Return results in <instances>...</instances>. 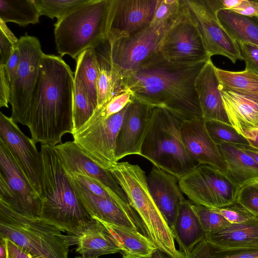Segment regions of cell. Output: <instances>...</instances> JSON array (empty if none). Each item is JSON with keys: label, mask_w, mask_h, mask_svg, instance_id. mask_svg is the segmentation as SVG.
<instances>
[{"label": "cell", "mask_w": 258, "mask_h": 258, "mask_svg": "<svg viewBox=\"0 0 258 258\" xmlns=\"http://www.w3.org/2000/svg\"><path fill=\"white\" fill-rule=\"evenodd\" d=\"M230 11L244 16L258 17V0H242L238 6Z\"/></svg>", "instance_id": "obj_47"}, {"label": "cell", "mask_w": 258, "mask_h": 258, "mask_svg": "<svg viewBox=\"0 0 258 258\" xmlns=\"http://www.w3.org/2000/svg\"><path fill=\"white\" fill-rule=\"evenodd\" d=\"M236 42L245 67L258 74V47L245 42Z\"/></svg>", "instance_id": "obj_44"}, {"label": "cell", "mask_w": 258, "mask_h": 258, "mask_svg": "<svg viewBox=\"0 0 258 258\" xmlns=\"http://www.w3.org/2000/svg\"><path fill=\"white\" fill-rule=\"evenodd\" d=\"M172 233L184 255L204 238L205 232L189 200L180 203Z\"/></svg>", "instance_id": "obj_27"}, {"label": "cell", "mask_w": 258, "mask_h": 258, "mask_svg": "<svg viewBox=\"0 0 258 258\" xmlns=\"http://www.w3.org/2000/svg\"><path fill=\"white\" fill-rule=\"evenodd\" d=\"M183 122L166 108L153 107L141 149V156L178 179L199 165L183 145Z\"/></svg>", "instance_id": "obj_5"}, {"label": "cell", "mask_w": 258, "mask_h": 258, "mask_svg": "<svg viewBox=\"0 0 258 258\" xmlns=\"http://www.w3.org/2000/svg\"><path fill=\"white\" fill-rule=\"evenodd\" d=\"M16 45H14L2 32L0 31V66H5L7 64L13 48Z\"/></svg>", "instance_id": "obj_48"}, {"label": "cell", "mask_w": 258, "mask_h": 258, "mask_svg": "<svg viewBox=\"0 0 258 258\" xmlns=\"http://www.w3.org/2000/svg\"><path fill=\"white\" fill-rule=\"evenodd\" d=\"M123 258H141V257H135V256H133L123 254Z\"/></svg>", "instance_id": "obj_55"}, {"label": "cell", "mask_w": 258, "mask_h": 258, "mask_svg": "<svg viewBox=\"0 0 258 258\" xmlns=\"http://www.w3.org/2000/svg\"><path fill=\"white\" fill-rule=\"evenodd\" d=\"M0 29L1 32L14 44H17L19 39L9 29L4 21L0 19Z\"/></svg>", "instance_id": "obj_51"}, {"label": "cell", "mask_w": 258, "mask_h": 258, "mask_svg": "<svg viewBox=\"0 0 258 258\" xmlns=\"http://www.w3.org/2000/svg\"><path fill=\"white\" fill-rule=\"evenodd\" d=\"M75 258H83V257H81V256H77Z\"/></svg>", "instance_id": "obj_56"}, {"label": "cell", "mask_w": 258, "mask_h": 258, "mask_svg": "<svg viewBox=\"0 0 258 258\" xmlns=\"http://www.w3.org/2000/svg\"><path fill=\"white\" fill-rule=\"evenodd\" d=\"M54 147L68 174H80L94 178L128 203L123 190L110 171L95 162L74 141L61 143Z\"/></svg>", "instance_id": "obj_17"}, {"label": "cell", "mask_w": 258, "mask_h": 258, "mask_svg": "<svg viewBox=\"0 0 258 258\" xmlns=\"http://www.w3.org/2000/svg\"><path fill=\"white\" fill-rule=\"evenodd\" d=\"M205 121L208 132L217 145L222 144L249 145L248 140L231 125L217 121Z\"/></svg>", "instance_id": "obj_36"}, {"label": "cell", "mask_w": 258, "mask_h": 258, "mask_svg": "<svg viewBox=\"0 0 258 258\" xmlns=\"http://www.w3.org/2000/svg\"><path fill=\"white\" fill-rule=\"evenodd\" d=\"M192 208L205 233L222 229L231 224L222 215L210 208L193 203Z\"/></svg>", "instance_id": "obj_39"}, {"label": "cell", "mask_w": 258, "mask_h": 258, "mask_svg": "<svg viewBox=\"0 0 258 258\" xmlns=\"http://www.w3.org/2000/svg\"><path fill=\"white\" fill-rule=\"evenodd\" d=\"M209 55H220L235 63L242 60L236 41L220 23L207 0H185Z\"/></svg>", "instance_id": "obj_14"}, {"label": "cell", "mask_w": 258, "mask_h": 258, "mask_svg": "<svg viewBox=\"0 0 258 258\" xmlns=\"http://www.w3.org/2000/svg\"><path fill=\"white\" fill-rule=\"evenodd\" d=\"M0 201L20 214L40 217L42 199L0 139Z\"/></svg>", "instance_id": "obj_10"}, {"label": "cell", "mask_w": 258, "mask_h": 258, "mask_svg": "<svg viewBox=\"0 0 258 258\" xmlns=\"http://www.w3.org/2000/svg\"><path fill=\"white\" fill-rule=\"evenodd\" d=\"M184 1L181 10L172 18L159 24L151 23L133 35L109 42L112 68L121 79L158 50L166 33L187 11Z\"/></svg>", "instance_id": "obj_8"}, {"label": "cell", "mask_w": 258, "mask_h": 258, "mask_svg": "<svg viewBox=\"0 0 258 258\" xmlns=\"http://www.w3.org/2000/svg\"><path fill=\"white\" fill-rule=\"evenodd\" d=\"M153 107L134 99L127 106L122 125L117 135L115 161L131 155H141Z\"/></svg>", "instance_id": "obj_18"}, {"label": "cell", "mask_w": 258, "mask_h": 258, "mask_svg": "<svg viewBox=\"0 0 258 258\" xmlns=\"http://www.w3.org/2000/svg\"><path fill=\"white\" fill-rule=\"evenodd\" d=\"M0 139L8 146L39 195H42V159L36 143L11 117L0 113Z\"/></svg>", "instance_id": "obj_15"}, {"label": "cell", "mask_w": 258, "mask_h": 258, "mask_svg": "<svg viewBox=\"0 0 258 258\" xmlns=\"http://www.w3.org/2000/svg\"><path fill=\"white\" fill-rule=\"evenodd\" d=\"M20 61V51L17 44L14 46L7 64L4 66L7 76L11 83V85L16 77Z\"/></svg>", "instance_id": "obj_45"}, {"label": "cell", "mask_w": 258, "mask_h": 258, "mask_svg": "<svg viewBox=\"0 0 258 258\" xmlns=\"http://www.w3.org/2000/svg\"><path fill=\"white\" fill-rule=\"evenodd\" d=\"M185 256L186 258H258V247L221 248L204 238Z\"/></svg>", "instance_id": "obj_34"}, {"label": "cell", "mask_w": 258, "mask_h": 258, "mask_svg": "<svg viewBox=\"0 0 258 258\" xmlns=\"http://www.w3.org/2000/svg\"><path fill=\"white\" fill-rule=\"evenodd\" d=\"M211 209L231 224H240L257 217L237 202L225 207Z\"/></svg>", "instance_id": "obj_40"}, {"label": "cell", "mask_w": 258, "mask_h": 258, "mask_svg": "<svg viewBox=\"0 0 258 258\" xmlns=\"http://www.w3.org/2000/svg\"><path fill=\"white\" fill-rule=\"evenodd\" d=\"M147 181L153 200L172 231L180 204L185 199L178 179L154 166Z\"/></svg>", "instance_id": "obj_21"}, {"label": "cell", "mask_w": 258, "mask_h": 258, "mask_svg": "<svg viewBox=\"0 0 258 258\" xmlns=\"http://www.w3.org/2000/svg\"><path fill=\"white\" fill-rule=\"evenodd\" d=\"M219 87L241 95L258 103V74L245 67L240 72H232L215 67Z\"/></svg>", "instance_id": "obj_30"}, {"label": "cell", "mask_w": 258, "mask_h": 258, "mask_svg": "<svg viewBox=\"0 0 258 258\" xmlns=\"http://www.w3.org/2000/svg\"><path fill=\"white\" fill-rule=\"evenodd\" d=\"M11 94V83L7 76L5 67L0 66V107L8 108Z\"/></svg>", "instance_id": "obj_46"}, {"label": "cell", "mask_w": 258, "mask_h": 258, "mask_svg": "<svg viewBox=\"0 0 258 258\" xmlns=\"http://www.w3.org/2000/svg\"><path fill=\"white\" fill-rule=\"evenodd\" d=\"M91 0H34L41 16L60 20L77 7Z\"/></svg>", "instance_id": "obj_37"}, {"label": "cell", "mask_w": 258, "mask_h": 258, "mask_svg": "<svg viewBox=\"0 0 258 258\" xmlns=\"http://www.w3.org/2000/svg\"><path fill=\"white\" fill-rule=\"evenodd\" d=\"M236 202L258 217V181L248 183L241 187Z\"/></svg>", "instance_id": "obj_42"}, {"label": "cell", "mask_w": 258, "mask_h": 258, "mask_svg": "<svg viewBox=\"0 0 258 258\" xmlns=\"http://www.w3.org/2000/svg\"><path fill=\"white\" fill-rule=\"evenodd\" d=\"M225 161L226 173L240 188L258 181V164L248 155L235 145H218Z\"/></svg>", "instance_id": "obj_28"}, {"label": "cell", "mask_w": 258, "mask_h": 258, "mask_svg": "<svg viewBox=\"0 0 258 258\" xmlns=\"http://www.w3.org/2000/svg\"><path fill=\"white\" fill-rule=\"evenodd\" d=\"M224 107L231 125L247 140L258 132V103L219 87Z\"/></svg>", "instance_id": "obj_24"}, {"label": "cell", "mask_w": 258, "mask_h": 258, "mask_svg": "<svg viewBox=\"0 0 258 258\" xmlns=\"http://www.w3.org/2000/svg\"><path fill=\"white\" fill-rule=\"evenodd\" d=\"M215 67L211 58L206 62L196 78L195 89L205 120L231 125L219 89Z\"/></svg>", "instance_id": "obj_22"}, {"label": "cell", "mask_w": 258, "mask_h": 258, "mask_svg": "<svg viewBox=\"0 0 258 258\" xmlns=\"http://www.w3.org/2000/svg\"><path fill=\"white\" fill-rule=\"evenodd\" d=\"M41 16L34 0H0V19L20 26L39 23Z\"/></svg>", "instance_id": "obj_33"}, {"label": "cell", "mask_w": 258, "mask_h": 258, "mask_svg": "<svg viewBox=\"0 0 258 258\" xmlns=\"http://www.w3.org/2000/svg\"><path fill=\"white\" fill-rule=\"evenodd\" d=\"M98 220L106 228L123 254L152 258L158 250L154 243L137 229Z\"/></svg>", "instance_id": "obj_29"}, {"label": "cell", "mask_w": 258, "mask_h": 258, "mask_svg": "<svg viewBox=\"0 0 258 258\" xmlns=\"http://www.w3.org/2000/svg\"><path fill=\"white\" fill-rule=\"evenodd\" d=\"M127 105L107 118L101 117L95 111L91 118L72 134L73 141L105 169L116 162V139Z\"/></svg>", "instance_id": "obj_11"}, {"label": "cell", "mask_w": 258, "mask_h": 258, "mask_svg": "<svg viewBox=\"0 0 258 258\" xmlns=\"http://www.w3.org/2000/svg\"><path fill=\"white\" fill-rule=\"evenodd\" d=\"M68 236L70 246L77 245L76 251L83 258H98L103 255L122 252L106 228L95 218L76 234Z\"/></svg>", "instance_id": "obj_23"}, {"label": "cell", "mask_w": 258, "mask_h": 258, "mask_svg": "<svg viewBox=\"0 0 258 258\" xmlns=\"http://www.w3.org/2000/svg\"><path fill=\"white\" fill-rule=\"evenodd\" d=\"M206 62L181 65L156 51L121 79L123 91L152 107L166 108L183 121L203 118L195 81Z\"/></svg>", "instance_id": "obj_1"}, {"label": "cell", "mask_w": 258, "mask_h": 258, "mask_svg": "<svg viewBox=\"0 0 258 258\" xmlns=\"http://www.w3.org/2000/svg\"><path fill=\"white\" fill-rule=\"evenodd\" d=\"M93 49L98 68L97 80L98 105L96 109L105 105L114 96L123 92L121 79L113 70L110 56V44L104 39Z\"/></svg>", "instance_id": "obj_25"}, {"label": "cell", "mask_w": 258, "mask_h": 258, "mask_svg": "<svg viewBox=\"0 0 258 258\" xmlns=\"http://www.w3.org/2000/svg\"><path fill=\"white\" fill-rule=\"evenodd\" d=\"M157 0H110L106 39L112 42L141 30L152 22Z\"/></svg>", "instance_id": "obj_16"}, {"label": "cell", "mask_w": 258, "mask_h": 258, "mask_svg": "<svg viewBox=\"0 0 258 258\" xmlns=\"http://www.w3.org/2000/svg\"><path fill=\"white\" fill-rule=\"evenodd\" d=\"M134 98L128 92L124 91L112 98L105 105L95 111L102 118H107L122 110Z\"/></svg>", "instance_id": "obj_43"}, {"label": "cell", "mask_w": 258, "mask_h": 258, "mask_svg": "<svg viewBox=\"0 0 258 258\" xmlns=\"http://www.w3.org/2000/svg\"><path fill=\"white\" fill-rule=\"evenodd\" d=\"M68 175L71 181L96 196L109 199L121 204H129L112 190L94 178L77 174Z\"/></svg>", "instance_id": "obj_38"}, {"label": "cell", "mask_w": 258, "mask_h": 258, "mask_svg": "<svg viewBox=\"0 0 258 258\" xmlns=\"http://www.w3.org/2000/svg\"><path fill=\"white\" fill-rule=\"evenodd\" d=\"M18 46L20 61L16 77L11 85L9 103L12 106L11 117L16 122L25 125L40 61L44 53L38 39L27 34L19 39Z\"/></svg>", "instance_id": "obj_12"}, {"label": "cell", "mask_w": 258, "mask_h": 258, "mask_svg": "<svg viewBox=\"0 0 258 258\" xmlns=\"http://www.w3.org/2000/svg\"><path fill=\"white\" fill-rule=\"evenodd\" d=\"M74 82L73 133L85 123L96 110L80 83L77 80H74Z\"/></svg>", "instance_id": "obj_35"}, {"label": "cell", "mask_w": 258, "mask_h": 258, "mask_svg": "<svg viewBox=\"0 0 258 258\" xmlns=\"http://www.w3.org/2000/svg\"><path fill=\"white\" fill-rule=\"evenodd\" d=\"M183 145L199 164H207L226 172L225 161L210 136L204 118L183 121L181 128Z\"/></svg>", "instance_id": "obj_20"}, {"label": "cell", "mask_w": 258, "mask_h": 258, "mask_svg": "<svg viewBox=\"0 0 258 258\" xmlns=\"http://www.w3.org/2000/svg\"><path fill=\"white\" fill-rule=\"evenodd\" d=\"M218 18L236 42H245L258 47V17H249L230 10H221Z\"/></svg>", "instance_id": "obj_31"}, {"label": "cell", "mask_w": 258, "mask_h": 258, "mask_svg": "<svg viewBox=\"0 0 258 258\" xmlns=\"http://www.w3.org/2000/svg\"><path fill=\"white\" fill-rule=\"evenodd\" d=\"M110 0H91L54 24L56 50L76 59L84 50L106 38Z\"/></svg>", "instance_id": "obj_7"}, {"label": "cell", "mask_w": 258, "mask_h": 258, "mask_svg": "<svg viewBox=\"0 0 258 258\" xmlns=\"http://www.w3.org/2000/svg\"><path fill=\"white\" fill-rule=\"evenodd\" d=\"M76 61L74 80L80 83L89 101L96 109L98 68L93 49L90 48L84 50L78 56Z\"/></svg>", "instance_id": "obj_32"}, {"label": "cell", "mask_w": 258, "mask_h": 258, "mask_svg": "<svg viewBox=\"0 0 258 258\" xmlns=\"http://www.w3.org/2000/svg\"><path fill=\"white\" fill-rule=\"evenodd\" d=\"M6 244L7 258H32L29 254L7 238Z\"/></svg>", "instance_id": "obj_49"}, {"label": "cell", "mask_w": 258, "mask_h": 258, "mask_svg": "<svg viewBox=\"0 0 258 258\" xmlns=\"http://www.w3.org/2000/svg\"><path fill=\"white\" fill-rule=\"evenodd\" d=\"M108 169L140 217L147 236L158 249L171 257L185 258L175 247L172 231L153 200L144 170L126 161L117 162Z\"/></svg>", "instance_id": "obj_4"}, {"label": "cell", "mask_w": 258, "mask_h": 258, "mask_svg": "<svg viewBox=\"0 0 258 258\" xmlns=\"http://www.w3.org/2000/svg\"><path fill=\"white\" fill-rule=\"evenodd\" d=\"M54 146L41 144L42 195L40 217L68 235L92 219L78 198Z\"/></svg>", "instance_id": "obj_3"}, {"label": "cell", "mask_w": 258, "mask_h": 258, "mask_svg": "<svg viewBox=\"0 0 258 258\" xmlns=\"http://www.w3.org/2000/svg\"><path fill=\"white\" fill-rule=\"evenodd\" d=\"M40 217L17 213L0 201V237L32 258H68V235Z\"/></svg>", "instance_id": "obj_6"}, {"label": "cell", "mask_w": 258, "mask_h": 258, "mask_svg": "<svg viewBox=\"0 0 258 258\" xmlns=\"http://www.w3.org/2000/svg\"><path fill=\"white\" fill-rule=\"evenodd\" d=\"M249 145L258 150V132L253 140H248Z\"/></svg>", "instance_id": "obj_53"}, {"label": "cell", "mask_w": 258, "mask_h": 258, "mask_svg": "<svg viewBox=\"0 0 258 258\" xmlns=\"http://www.w3.org/2000/svg\"><path fill=\"white\" fill-rule=\"evenodd\" d=\"M159 252L160 250L158 249L157 251L153 254L152 258H173L167 255L165 253H163V254L160 253Z\"/></svg>", "instance_id": "obj_54"}, {"label": "cell", "mask_w": 258, "mask_h": 258, "mask_svg": "<svg viewBox=\"0 0 258 258\" xmlns=\"http://www.w3.org/2000/svg\"><path fill=\"white\" fill-rule=\"evenodd\" d=\"M157 51L176 64H196L211 58L188 7L183 16L166 33Z\"/></svg>", "instance_id": "obj_13"}, {"label": "cell", "mask_w": 258, "mask_h": 258, "mask_svg": "<svg viewBox=\"0 0 258 258\" xmlns=\"http://www.w3.org/2000/svg\"><path fill=\"white\" fill-rule=\"evenodd\" d=\"M0 258H7L6 238L0 237Z\"/></svg>", "instance_id": "obj_52"}, {"label": "cell", "mask_w": 258, "mask_h": 258, "mask_svg": "<svg viewBox=\"0 0 258 258\" xmlns=\"http://www.w3.org/2000/svg\"><path fill=\"white\" fill-rule=\"evenodd\" d=\"M178 183L192 203L210 208L235 203L240 188L226 172L203 164L179 178Z\"/></svg>", "instance_id": "obj_9"}, {"label": "cell", "mask_w": 258, "mask_h": 258, "mask_svg": "<svg viewBox=\"0 0 258 258\" xmlns=\"http://www.w3.org/2000/svg\"><path fill=\"white\" fill-rule=\"evenodd\" d=\"M237 148L242 150L258 164V150L249 145H235Z\"/></svg>", "instance_id": "obj_50"}, {"label": "cell", "mask_w": 258, "mask_h": 258, "mask_svg": "<svg viewBox=\"0 0 258 258\" xmlns=\"http://www.w3.org/2000/svg\"><path fill=\"white\" fill-rule=\"evenodd\" d=\"M204 238L221 248L258 247V217L222 229L206 232Z\"/></svg>", "instance_id": "obj_26"}, {"label": "cell", "mask_w": 258, "mask_h": 258, "mask_svg": "<svg viewBox=\"0 0 258 258\" xmlns=\"http://www.w3.org/2000/svg\"><path fill=\"white\" fill-rule=\"evenodd\" d=\"M74 76L61 56L43 53L25 125L37 143L53 146L72 135Z\"/></svg>", "instance_id": "obj_2"}, {"label": "cell", "mask_w": 258, "mask_h": 258, "mask_svg": "<svg viewBox=\"0 0 258 258\" xmlns=\"http://www.w3.org/2000/svg\"><path fill=\"white\" fill-rule=\"evenodd\" d=\"M184 0H157L152 22L161 24L176 15L181 10Z\"/></svg>", "instance_id": "obj_41"}, {"label": "cell", "mask_w": 258, "mask_h": 258, "mask_svg": "<svg viewBox=\"0 0 258 258\" xmlns=\"http://www.w3.org/2000/svg\"><path fill=\"white\" fill-rule=\"evenodd\" d=\"M71 182L80 201L92 218L137 229L146 235L140 217L129 204H121L111 199L96 196Z\"/></svg>", "instance_id": "obj_19"}]
</instances>
